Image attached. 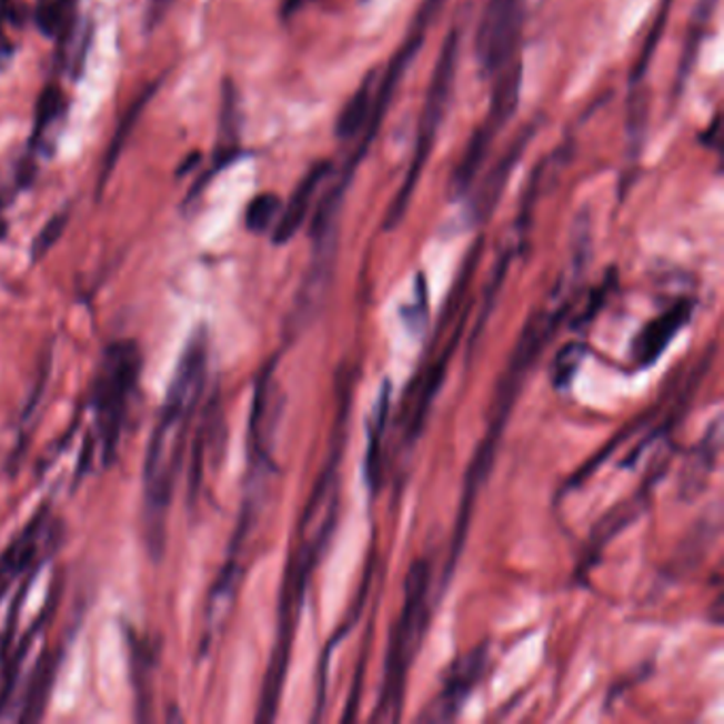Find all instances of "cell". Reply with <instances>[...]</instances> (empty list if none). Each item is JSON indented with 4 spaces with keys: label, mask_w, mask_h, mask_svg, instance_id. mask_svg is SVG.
Returning a JSON list of instances; mask_svg holds the SVG:
<instances>
[{
    "label": "cell",
    "mask_w": 724,
    "mask_h": 724,
    "mask_svg": "<svg viewBox=\"0 0 724 724\" xmlns=\"http://www.w3.org/2000/svg\"><path fill=\"white\" fill-rule=\"evenodd\" d=\"M204 374L207 342L202 334H195L177 363L164 406L147 446V540L151 553L155 555H160L164 549V530L172 486L181 467L193 412L204 389Z\"/></svg>",
    "instance_id": "1"
},
{
    "label": "cell",
    "mask_w": 724,
    "mask_h": 724,
    "mask_svg": "<svg viewBox=\"0 0 724 724\" xmlns=\"http://www.w3.org/2000/svg\"><path fill=\"white\" fill-rule=\"evenodd\" d=\"M465 24L467 18L461 16L455 20V24L449 28V34L444 39V46L440 49L438 62H435L434 73H432V83L428 90V98H425V107L419 120V130H416V141H414V151H412L411 169L406 179L402 181L400 190L395 193L389 211H386L385 219H383V228L385 230H393L402 223V219L406 215L409 207H411L412 195L414 190L421 181L423 169L432 155L434 149L435 137L440 132V125L444 121V115L449 111V102L453 97V88H455V79H457L459 60H461V46H463V34H465Z\"/></svg>",
    "instance_id": "2"
},
{
    "label": "cell",
    "mask_w": 724,
    "mask_h": 724,
    "mask_svg": "<svg viewBox=\"0 0 724 724\" xmlns=\"http://www.w3.org/2000/svg\"><path fill=\"white\" fill-rule=\"evenodd\" d=\"M430 565L428 561H414L404 584V607L398 629L391 637V646L386 654L385 686L379 701V712L393 710V721L398 718V710L402 705V693L406 672L411 667L412 656L421 644L423 631L428 625V589H430Z\"/></svg>",
    "instance_id": "3"
},
{
    "label": "cell",
    "mask_w": 724,
    "mask_h": 724,
    "mask_svg": "<svg viewBox=\"0 0 724 724\" xmlns=\"http://www.w3.org/2000/svg\"><path fill=\"white\" fill-rule=\"evenodd\" d=\"M139 374H141V351L134 342L120 340L107 346L92 391L104 459L115 455L128 400L139 381Z\"/></svg>",
    "instance_id": "4"
},
{
    "label": "cell",
    "mask_w": 724,
    "mask_h": 724,
    "mask_svg": "<svg viewBox=\"0 0 724 724\" xmlns=\"http://www.w3.org/2000/svg\"><path fill=\"white\" fill-rule=\"evenodd\" d=\"M532 13L525 0H489L476 28L474 53L483 74H497L519 48L523 26Z\"/></svg>",
    "instance_id": "5"
},
{
    "label": "cell",
    "mask_w": 724,
    "mask_h": 724,
    "mask_svg": "<svg viewBox=\"0 0 724 724\" xmlns=\"http://www.w3.org/2000/svg\"><path fill=\"white\" fill-rule=\"evenodd\" d=\"M486 656H489V646L481 644L474 651L459 656L457 661L451 665L446 672L440 693L435 695L434 701L425 707V712L419 716L423 723H449L457 718L461 707L465 700L470 697L472 688L479 684L486 667Z\"/></svg>",
    "instance_id": "6"
},
{
    "label": "cell",
    "mask_w": 724,
    "mask_h": 724,
    "mask_svg": "<svg viewBox=\"0 0 724 724\" xmlns=\"http://www.w3.org/2000/svg\"><path fill=\"white\" fill-rule=\"evenodd\" d=\"M535 121L537 120L527 123L512 139V143L507 145L506 153L491 167V170L486 172V177L479 183V188L470 193L467 209H465V223L467 225L484 223V221H489L491 215L495 213V209H497V204L502 200V193L506 190L512 172L516 169V164L523 160L527 147H530L533 137H535V130H537V123Z\"/></svg>",
    "instance_id": "7"
},
{
    "label": "cell",
    "mask_w": 724,
    "mask_h": 724,
    "mask_svg": "<svg viewBox=\"0 0 724 724\" xmlns=\"http://www.w3.org/2000/svg\"><path fill=\"white\" fill-rule=\"evenodd\" d=\"M693 319V302L691 300H680L672 309L665 313L658 314L646 323L631 344V353L635 362L642 368H648L654 362L661 360V355L667 351L672 340L676 339L677 332L688 325Z\"/></svg>",
    "instance_id": "8"
},
{
    "label": "cell",
    "mask_w": 724,
    "mask_h": 724,
    "mask_svg": "<svg viewBox=\"0 0 724 724\" xmlns=\"http://www.w3.org/2000/svg\"><path fill=\"white\" fill-rule=\"evenodd\" d=\"M332 174V162H316L313 169L304 174V179L298 183V188L291 193L290 202L285 204V209L281 211V215L276 219L274 232H272V241L274 244H285L290 242L298 230L302 228V223L309 218L311 207H313L314 195L319 192V188L325 183V179Z\"/></svg>",
    "instance_id": "9"
},
{
    "label": "cell",
    "mask_w": 724,
    "mask_h": 724,
    "mask_svg": "<svg viewBox=\"0 0 724 724\" xmlns=\"http://www.w3.org/2000/svg\"><path fill=\"white\" fill-rule=\"evenodd\" d=\"M504 125L506 123H502L497 118H493V115L486 113L483 123L470 137L467 147H465V151H463L457 167H455L453 174H451V183H449L451 198H463V195H467V192L472 190V183L476 181L479 172L483 170L484 160H486L491 147L495 143V137L500 134V130Z\"/></svg>",
    "instance_id": "10"
},
{
    "label": "cell",
    "mask_w": 724,
    "mask_h": 724,
    "mask_svg": "<svg viewBox=\"0 0 724 724\" xmlns=\"http://www.w3.org/2000/svg\"><path fill=\"white\" fill-rule=\"evenodd\" d=\"M718 453H721V419H716L712 423L710 432L701 440L700 446L691 453V457L682 470L680 491H682L684 500H695L705 489V483L716 465Z\"/></svg>",
    "instance_id": "11"
},
{
    "label": "cell",
    "mask_w": 724,
    "mask_h": 724,
    "mask_svg": "<svg viewBox=\"0 0 724 724\" xmlns=\"http://www.w3.org/2000/svg\"><path fill=\"white\" fill-rule=\"evenodd\" d=\"M158 90H160V81L149 83L145 90H143V94L137 98V100L125 109V113H123V118L120 120V125H118V130H115L111 143H109V149H107V153H104V162H102L100 179H98V193H102L104 185L109 183V179H111V174H113V170H115V164H118V160H120L123 147L128 143V139H130L134 125L139 123L141 115L145 113L149 100L153 98V94H155Z\"/></svg>",
    "instance_id": "12"
},
{
    "label": "cell",
    "mask_w": 724,
    "mask_h": 724,
    "mask_svg": "<svg viewBox=\"0 0 724 724\" xmlns=\"http://www.w3.org/2000/svg\"><path fill=\"white\" fill-rule=\"evenodd\" d=\"M374 92H376V71L365 74L362 86L353 92V97L346 100V104L340 111L336 120V137L340 141L355 139L360 132L365 130L368 120L372 115L374 104Z\"/></svg>",
    "instance_id": "13"
},
{
    "label": "cell",
    "mask_w": 724,
    "mask_h": 724,
    "mask_svg": "<svg viewBox=\"0 0 724 724\" xmlns=\"http://www.w3.org/2000/svg\"><path fill=\"white\" fill-rule=\"evenodd\" d=\"M60 661H62V656L58 652H53V654H46L39 661V665L34 667V674L30 677L28 688H26L24 707H22V714H20L22 723L41 721V716H43V712L48 707L51 686H53V680L58 674Z\"/></svg>",
    "instance_id": "14"
},
{
    "label": "cell",
    "mask_w": 724,
    "mask_h": 724,
    "mask_svg": "<svg viewBox=\"0 0 724 724\" xmlns=\"http://www.w3.org/2000/svg\"><path fill=\"white\" fill-rule=\"evenodd\" d=\"M646 491L637 493L633 500H629L625 504L614 507L607 516H604V521L595 527V532L591 535V546H593L591 553L593 555H597L616 533L625 530L627 525L633 523V519L640 514V510L646 506Z\"/></svg>",
    "instance_id": "15"
},
{
    "label": "cell",
    "mask_w": 724,
    "mask_h": 724,
    "mask_svg": "<svg viewBox=\"0 0 724 724\" xmlns=\"http://www.w3.org/2000/svg\"><path fill=\"white\" fill-rule=\"evenodd\" d=\"M281 211H283V202L276 193H260L249 202L247 213H244V223L251 232L264 234L279 219Z\"/></svg>",
    "instance_id": "16"
},
{
    "label": "cell",
    "mask_w": 724,
    "mask_h": 724,
    "mask_svg": "<svg viewBox=\"0 0 724 724\" xmlns=\"http://www.w3.org/2000/svg\"><path fill=\"white\" fill-rule=\"evenodd\" d=\"M589 355V346L584 342H567L559 349L553 362V385L565 389L579 374L580 365Z\"/></svg>",
    "instance_id": "17"
},
{
    "label": "cell",
    "mask_w": 724,
    "mask_h": 724,
    "mask_svg": "<svg viewBox=\"0 0 724 724\" xmlns=\"http://www.w3.org/2000/svg\"><path fill=\"white\" fill-rule=\"evenodd\" d=\"M718 7V0H697L695 2V9H693V16H691V34H688V43H686V49H684V58H682V71H691L693 69V62L697 58V51H700L701 34H703V26L710 24L714 11Z\"/></svg>",
    "instance_id": "18"
},
{
    "label": "cell",
    "mask_w": 724,
    "mask_h": 724,
    "mask_svg": "<svg viewBox=\"0 0 724 724\" xmlns=\"http://www.w3.org/2000/svg\"><path fill=\"white\" fill-rule=\"evenodd\" d=\"M62 102H64V98H62V92H60L58 88L49 86V88L43 90V94L39 97V102H37L34 134H32L34 141H39V137L48 130L49 125H51V121L58 118V113H60V109H62Z\"/></svg>",
    "instance_id": "19"
},
{
    "label": "cell",
    "mask_w": 724,
    "mask_h": 724,
    "mask_svg": "<svg viewBox=\"0 0 724 724\" xmlns=\"http://www.w3.org/2000/svg\"><path fill=\"white\" fill-rule=\"evenodd\" d=\"M67 223H69V215L60 213V215L49 219L48 223L41 228V232L37 234V239L32 242V249H30V255L34 262L43 260L48 255L49 249H53V244L62 239Z\"/></svg>",
    "instance_id": "20"
},
{
    "label": "cell",
    "mask_w": 724,
    "mask_h": 724,
    "mask_svg": "<svg viewBox=\"0 0 724 724\" xmlns=\"http://www.w3.org/2000/svg\"><path fill=\"white\" fill-rule=\"evenodd\" d=\"M34 18H37V26L46 34H56L64 22V2L62 0H39Z\"/></svg>",
    "instance_id": "21"
},
{
    "label": "cell",
    "mask_w": 724,
    "mask_h": 724,
    "mask_svg": "<svg viewBox=\"0 0 724 724\" xmlns=\"http://www.w3.org/2000/svg\"><path fill=\"white\" fill-rule=\"evenodd\" d=\"M172 0H153L151 2V9H149V26H155L167 13V9L170 7Z\"/></svg>",
    "instance_id": "22"
},
{
    "label": "cell",
    "mask_w": 724,
    "mask_h": 724,
    "mask_svg": "<svg viewBox=\"0 0 724 724\" xmlns=\"http://www.w3.org/2000/svg\"><path fill=\"white\" fill-rule=\"evenodd\" d=\"M200 162V153H192L183 164H181V169H179V177H183V174H188V170H193L195 169V164Z\"/></svg>",
    "instance_id": "23"
},
{
    "label": "cell",
    "mask_w": 724,
    "mask_h": 724,
    "mask_svg": "<svg viewBox=\"0 0 724 724\" xmlns=\"http://www.w3.org/2000/svg\"><path fill=\"white\" fill-rule=\"evenodd\" d=\"M0 51H9V43H7L4 34H2V28H0Z\"/></svg>",
    "instance_id": "24"
},
{
    "label": "cell",
    "mask_w": 724,
    "mask_h": 724,
    "mask_svg": "<svg viewBox=\"0 0 724 724\" xmlns=\"http://www.w3.org/2000/svg\"><path fill=\"white\" fill-rule=\"evenodd\" d=\"M62 2H64V4H67V2H73V0H62Z\"/></svg>",
    "instance_id": "25"
}]
</instances>
